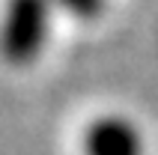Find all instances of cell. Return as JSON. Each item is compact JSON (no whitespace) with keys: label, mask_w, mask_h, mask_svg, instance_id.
Here are the masks:
<instances>
[{"label":"cell","mask_w":158,"mask_h":155,"mask_svg":"<svg viewBox=\"0 0 158 155\" xmlns=\"http://www.w3.org/2000/svg\"><path fill=\"white\" fill-rule=\"evenodd\" d=\"M54 0H6L0 18V57L12 66L33 63L48 45Z\"/></svg>","instance_id":"cell-1"},{"label":"cell","mask_w":158,"mask_h":155,"mask_svg":"<svg viewBox=\"0 0 158 155\" xmlns=\"http://www.w3.org/2000/svg\"><path fill=\"white\" fill-rule=\"evenodd\" d=\"M84 155H143V134L125 116H98L84 131Z\"/></svg>","instance_id":"cell-2"},{"label":"cell","mask_w":158,"mask_h":155,"mask_svg":"<svg viewBox=\"0 0 158 155\" xmlns=\"http://www.w3.org/2000/svg\"><path fill=\"white\" fill-rule=\"evenodd\" d=\"M54 3H60L66 12H72L75 18H84V21H93L105 6V0H54Z\"/></svg>","instance_id":"cell-3"}]
</instances>
